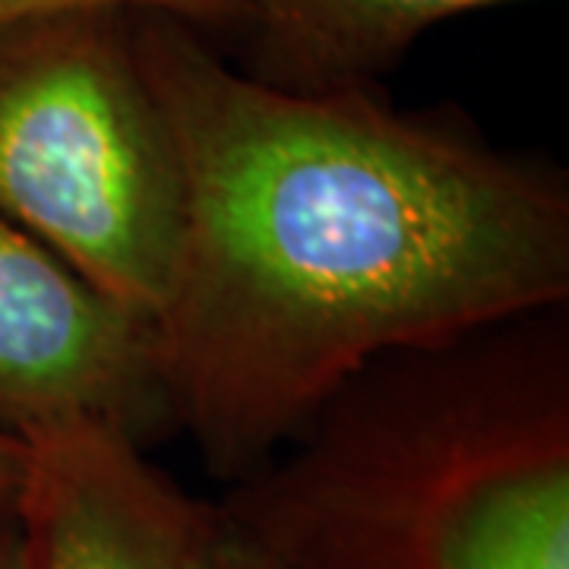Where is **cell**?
<instances>
[{"mask_svg":"<svg viewBox=\"0 0 569 569\" xmlns=\"http://www.w3.org/2000/svg\"><path fill=\"white\" fill-rule=\"evenodd\" d=\"M67 10L162 13L200 29L203 36H222V39L238 22V0H0V29L48 13H67Z\"/></svg>","mask_w":569,"mask_h":569,"instance_id":"cell-7","label":"cell"},{"mask_svg":"<svg viewBox=\"0 0 569 569\" xmlns=\"http://www.w3.org/2000/svg\"><path fill=\"white\" fill-rule=\"evenodd\" d=\"M526 0H238V70L288 92L377 89L440 22Z\"/></svg>","mask_w":569,"mask_h":569,"instance_id":"cell-6","label":"cell"},{"mask_svg":"<svg viewBox=\"0 0 569 569\" xmlns=\"http://www.w3.org/2000/svg\"><path fill=\"white\" fill-rule=\"evenodd\" d=\"M26 447L0 430V512H13L26 478Z\"/></svg>","mask_w":569,"mask_h":569,"instance_id":"cell-9","label":"cell"},{"mask_svg":"<svg viewBox=\"0 0 569 569\" xmlns=\"http://www.w3.org/2000/svg\"><path fill=\"white\" fill-rule=\"evenodd\" d=\"M168 418L152 326L0 216V430L96 421L142 443Z\"/></svg>","mask_w":569,"mask_h":569,"instance_id":"cell-4","label":"cell"},{"mask_svg":"<svg viewBox=\"0 0 569 569\" xmlns=\"http://www.w3.org/2000/svg\"><path fill=\"white\" fill-rule=\"evenodd\" d=\"M22 447V569L193 567L212 507L152 466L137 437L82 421Z\"/></svg>","mask_w":569,"mask_h":569,"instance_id":"cell-5","label":"cell"},{"mask_svg":"<svg viewBox=\"0 0 569 569\" xmlns=\"http://www.w3.org/2000/svg\"><path fill=\"white\" fill-rule=\"evenodd\" d=\"M190 569H279L250 538L228 526L222 512L212 507V526L193 557Z\"/></svg>","mask_w":569,"mask_h":569,"instance_id":"cell-8","label":"cell"},{"mask_svg":"<svg viewBox=\"0 0 569 569\" xmlns=\"http://www.w3.org/2000/svg\"><path fill=\"white\" fill-rule=\"evenodd\" d=\"M181 156L156 355L171 421L238 485L351 377L569 298V190L456 111L288 92L200 29L133 13Z\"/></svg>","mask_w":569,"mask_h":569,"instance_id":"cell-1","label":"cell"},{"mask_svg":"<svg viewBox=\"0 0 569 569\" xmlns=\"http://www.w3.org/2000/svg\"><path fill=\"white\" fill-rule=\"evenodd\" d=\"M216 509L279 569H569L567 320L380 358Z\"/></svg>","mask_w":569,"mask_h":569,"instance_id":"cell-2","label":"cell"},{"mask_svg":"<svg viewBox=\"0 0 569 569\" xmlns=\"http://www.w3.org/2000/svg\"><path fill=\"white\" fill-rule=\"evenodd\" d=\"M0 569H22V541L17 509L0 512Z\"/></svg>","mask_w":569,"mask_h":569,"instance_id":"cell-10","label":"cell"},{"mask_svg":"<svg viewBox=\"0 0 569 569\" xmlns=\"http://www.w3.org/2000/svg\"><path fill=\"white\" fill-rule=\"evenodd\" d=\"M0 216L152 326L183 231L181 156L133 13L0 29Z\"/></svg>","mask_w":569,"mask_h":569,"instance_id":"cell-3","label":"cell"}]
</instances>
